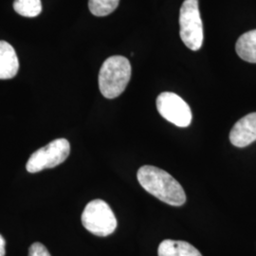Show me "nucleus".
<instances>
[{
	"instance_id": "nucleus-1",
	"label": "nucleus",
	"mask_w": 256,
	"mask_h": 256,
	"mask_svg": "<svg viewBox=\"0 0 256 256\" xmlns=\"http://www.w3.org/2000/svg\"><path fill=\"white\" fill-rule=\"evenodd\" d=\"M137 178L142 187L160 202L172 206H182L186 202L182 186L160 168L142 166L138 171Z\"/></svg>"
},
{
	"instance_id": "nucleus-2",
	"label": "nucleus",
	"mask_w": 256,
	"mask_h": 256,
	"mask_svg": "<svg viewBox=\"0 0 256 256\" xmlns=\"http://www.w3.org/2000/svg\"><path fill=\"white\" fill-rule=\"evenodd\" d=\"M131 78V64L128 58L115 55L108 58L99 72V88L104 97L114 99L126 90Z\"/></svg>"
},
{
	"instance_id": "nucleus-3",
	"label": "nucleus",
	"mask_w": 256,
	"mask_h": 256,
	"mask_svg": "<svg viewBox=\"0 0 256 256\" xmlns=\"http://www.w3.org/2000/svg\"><path fill=\"white\" fill-rule=\"evenodd\" d=\"M180 34L183 43L196 52L203 44V25L198 8V0H185L180 12Z\"/></svg>"
},
{
	"instance_id": "nucleus-4",
	"label": "nucleus",
	"mask_w": 256,
	"mask_h": 256,
	"mask_svg": "<svg viewBox=\"0 0 256 256\" xmlns=\"http://www.w3.org/2000/svg\"><path fill=\"white\" fill-rule=\"evenodd\" d=\"M82 224L97 236H108L117 228V220L106 202L95 200L90 202L82 212Z\"/></svg>"
},
{
	"instance_id": "nucleus-5",
	"label": "nucleus",
	"mask_w": 256,
	"mask_h": 256,
	"mask_svg": "<svg viewBox=\"0 0 256 256\" xmlns=\"http://www.w3.org/2000/svg\"><path fill=\"white\" fill-rule=\"evenodd\" d=\"M70 152V144L66 138H57L42 147L30 156L26 169L30 173H37L63 164Z\"/></svg>"
},
{
	"instance_id": "nucleus-6",
	"label": "nucleus",
	"mask_w": 256,
	"mask_h": 256,
	"mask_svg": "<svg viewBox=\"0 0 256 256\" xmlns=\"http://www.w3.org/2000/svg\"><path fill=\"white\" fill-rule=\"evenodd\" d=\"M158 113L178 128H187L192 122V111L188 104L173 92H162L156 98Z\"/></svg>"
},
{
	"instance_id": "nucleus-7",
	"label": "nucleus",
	"mask_w": 256,
	"mask_h": 256,
	"mask_svg": "<svg viewBox=\"0 0 256 256\" xmlns=\"http://www.w3.org/2000/svg\"><path fill=\"white\" fill-rule=\"evenodd\" d=\"M230 142L234 146L246 147L256 140V112L239 120L230 133Z\"/></svg>"
},
{
	"instance_id": "nucleus-8",
	"label": "nucleus",
	"mask_w": 256,
	"mask_h": 256,
	"mask_svg": "<svg viewBox=\"0 0 256 256\" xmlns=\"http://www.w3.org/2000/svg\"><path fill=\"white\" fill-rule=\"evenodd\" d=\"M19 70V61L14 48L6 41H0V80L14 78Z\"/></svg>"
},
{
	"instance_id": "nucleus-9",
	"label": "nucleus",
	"mask_w": 256,
	"mask_h": 256,
	"mask_svg": "<svg viewBox=\"0 0 256 256\" xmlns=\"http://www.w3.org/2000/svg\"><path fill=\"white\" fill-rule=\"evenodd\" d=\"M158 256H202L198 250L185 241L164 240L158 250Z\"/></svg>"
},
{
	"instance_id": "nucleus-10",
	"label": "nucleus",
	"mask_w": 256,
	"mask_h": 256,
	"mask_svg": "<svg viewBox=\"0 0 256 256\" xmlns=\"http://www.w3.org/2000/svg\"><path fill=\"white\" fill-rule=\"evenodd\" d=\"M236 50L241 59L256 64V30H250L239 37Z\"/></svg>"
},
{
	"instance_id": "nucleus-11",
	"label": "nucleus",
	"mask_w": 256,
	"mask_h": 256,
	"mask_svg": "<svg viewBox=\"0 0 256 256\" xmlns=\"http://www.w3.org/2000/svg\"><path fill=\"white\" fill-rule=\"evenodd\" d=\"M14 9L22 16L36 18L42 12L41 0H14Z\"/></svg>"
},
{
	"instance_id": "nucleus-12",
	"label": "nucleus",
	"mask_w": 256,
	"mask_h": 256,
	"mask_svg": "<svg viewBox=\"0 0 256 256\" xmlns=\"http://www.w3.org/2000/svg\"><path fill=\"white\" fill-rule=\"evenodd\" d=\"M120 0H88V8L95 16H106L119 6Z\"/></svg>"
},
{
	"instance_id": "nucleus-13",
	"label": "nucleus",
	"mask_w": 256,
	"mask_h": 256,
	"mask_svg": "<svg viewBox=\"0 0 256 256\" xmlns=\"http://www.w3.org/2000/svg\"><path fill=\"white\" fill-rule=\"evenodd\" d=\"M28 256H52L43 244L36 242L34 243L28 250Z\"/></svg>"
},
{
	"instance_id": "nucleus-14",
	"label": "nucleus",
	"mask_w": 256,
	"mask_h": 256,
	"mask_svg": "<svg viewBox=\"0 0 256 256\" xmlns=\"http://www.w3.org/2000/svg\"><path fill=\"white\" fill-rule=\"evenodd\" d=\"M6 241L4 238L0 234V256H5L6 254Z\"/></svg>"
}]
</instances>
